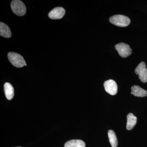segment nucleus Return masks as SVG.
Returning a JSON list of instances; mask_svg holds the SVG:
<instances>
[{
    "label": "nucleus",
    "mask_w": 147,
    "mask_h": 147,
    "mask_svg": "<svg viewBox=\"0 0 147 147\" xmlns=\"http://www.w3.org/2000/svg\"><path fill=\"white\" fill-rule=\"evenodd\" d=\"M5 93L7 98L9 100H11L14 95V89L12 85L9 83H6L4 86Z\"/></svg>",
    "instance_id": "nucleus-9"
},
{
    "label": "nucleus",
    "mask_w": 147,
    "mask_h": 147,
    "mask_svg": "<svg viewBox=\"0 0 147 147\" xmlns=\"http://www.w3.org/2000/svg\"></svg>",
    "instance_id": "nucleus-15"
},
{
    "label": "nucleus",
    "mask_w": 147,
    "mask_h": 147,
    "mask_svg": "<svg viewBox=\"0 0 147 147\" xmlns=\"http://www.w3.org/2000/svg\"><path fill=\"white\" fill-rule=\"evenodd\" d=\"M146 64L144 62L140 63L135 69V72L137 75H139L146 69Z\"/></svg>",
    "instance_id": "nucleus-13"
},
{
    "label": "nucleus",
    "mask_w": 147,
    "mask_h": 147,
    "mask_svg": "<svg viewBox=\"0 0 147 147\" xmlns=\"http://www.w3.org/2000/svg\"><path fill=\"white\" fill-rule=\"evenodd\" d=\"M139 79L141 82L145 83L147 82V68L145 69L139 75Z\"/></svg>",
    "instance_id": "nucleus-14"
},
{
    "label": "nucleus",
    "mask_w": 147,
    "mask_h": 147,
    "mask_svg": "<svg viewBox=\"0 0 147 147\" xmlns=\"http://www.w3.org/2000/svg\"><path fill=\"white\" fill-rule=\"evenodd\" d=\"M8 58L11 63L15 67L20 68L27 65L24 58L18 53H9L8 54Z\"/></svg>",
    "instance_id": "nucleus-2"
},
{
    "label": "nucleus",
    "mask_w": 147,
    "mask_h": 147,
    "mask_svg": "<svg viewBox=\"0 0 147 147\" xmlns=\"http://www.w3.org/2000/svg\"><path fill=\"white\" fill-rule=\"evenodd\" d=\"M131 94L137 97H145L147 95V91L138 86H133L131 87Z\"/></svg>",
    "instance_id": "nucleus-7"
},
{
    "label": "nucleus",
    "mask_w": 147,
    "mask_h": 147,
    "mask_svg": "<svg viewBox=\"0 0 147 147\" xmlns=\"http://www.w3.org/2000/svg\"><path fill=\"white\" fill-rule=\"evenodd\" d=\"M119 55L122 57L126 58L131 55L132 50L129 45L123 42L117 44L115 46Z\"/></svg>",
    "instance_id": "nucleus-4"
},
{
    "label": "nucleus",
    "mask_w": 147,
    "mask_h": 147,
    "mask_svg": "<svg viewBox=\"0 0 147 147\" xmlns=\"http://www.w3.org/2000/svg\"><path fill=\"white\" fill-rule=\"evenodd\" d=\"M127 122L126 129L128 130H131L134 128L137 122V118L132 113H130L128 114L127 117Z\"/></svg>",
    "instance_id": "nucleus-8"
},
{
    "label": "nucleus",
    "mask_w": 147,
    "mask_h": 147,
    "mask_svg": "<svg viewBox=\"0 0 147 147\" xmlns=\"http://www.w3.org/2000/svg\"><path fill=\"white\" fill-rule=\"evenodd\" d=\"M109 21L113 25L120 27L127 26L130 23V19L128 17L119 14L111 16Z\"/></svg>",
    "instance_id": "nucleus-1"
},
{
    "label": "nucleus",
    "mask_w": 147,
    "mask_h": 147,
    "mask_svg": "<svg viewBox=\"0 0 147 147\" xmlns=\"http://www.w3.org/2000/svg\"><path fill=\"white\" fill-rule=\"evenodd\" d=\"M11 7L13 13L17 16H23L26 14V8L25 4L21 1L19 0L12 1Z\"/></svg>",
    "instance_id": "nucleus-3"
},
{
    "label": "nucleus",
    "mask_w": 147,
    "mask_h": 147,
    "mask_svg": "<svg viewBox=\"0 0 147 147\" xmlns=\"http://www.w3.org/2000/svg\"><path fill=\"white\" fill-rule=\"evenodd\" d=\"M108 136L109 142L112 147H117V139L115 131L113 130H109L108 131Z\"/></svg>",
    "instance_id": "nucleus-12"
},
{
    "label": "nucleus",
    "mask_w": 147,
    "mask_h": 147,
    "mask_svg": "<svg viewBox=\"0 0 147 147\" xmlns=\"http://www.w3.org/2000/svg\"><path fill=\"white\" fill-rule=\"evenodd\" d=\"M104 86L105 91L112 95L117 94L118 91V86L117 83L112 79L107 80L104 83Z\"/></svg>",
    "instance_id": "nucleus-5"
},
{
    "label": "nucleus",
    "mask_w": 147,
    "mask_h": 147,
    "mask_svg": "<svg viewBox=\"0 0 147 147\" xmlns=\"http://www.w3.org/2000/svg\"><path fill=\"white\" fill-rule=\"evenodd\" d=\"M0 35L1 36L6 38H9L11 36V32L7 25L4 23H0Z\"/></svg>",
    "instance_id": "nucleus-10"
},
{
    "label": "nucleus",
    "mask_w": 147,
    "mask_h": 147,
    "mask_svg": "<svg viewBox=\"0 0 147 147\" xmlns=\"http://www.w3.org/2000/svg\"><path fill=\"white\" fill-rule=\"evenodd\" d=\"M64 147H86V144L81 140H71L67 142Z\"/></svg>",
    "instance_id": "nucleus-11"
},
{
    "label": "nucleus",
    "mask_w": 147,
    "mask_h": 147,
    "mask_svg": "<svg viewBox=\"0 0 147 147\" xmlns=\"http://www.w3.org/2000/svg\"><path fill=\"white\" fill-rule=\"evenodd\" d=\"M65 11L62 7H57L53 9L48 14L49 18L52 19H59L62 18L65 14Z\"/></svg>",
    "instance_id": "nucleus-6"
}]
</instances>
